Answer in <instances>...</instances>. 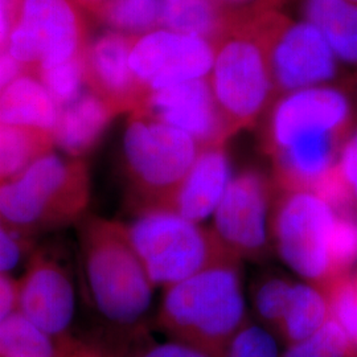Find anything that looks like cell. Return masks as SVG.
Instances as JSON below:
<instances>
[{"mask_svg": "<svg viewBox=\"0 0 357 357\" xmlns=\"http://www.w3.org/2000/svg\"><path fill=\"white\" fill-rule=\"evenodd\" d=\"M268 56L275 97L298 90L342 84L340 61L318 28L294 22L277 8L249 13Z\"/></svg>", "mask_w": 357, "mask_h": 357, "instance_id": "8992f818", "label": "cell"}, {"mask_svg": "<svg viewBox=\"0 0 357 357\" xmlns=\"http://www.w3.org/2000/svg\"><path fill=\"white\" fill-rule=\"evenodd\" d=\"M72 357H102L97 354H91V352H82V354H76L75 356Z\"/></svg>", "mask_w": 357, "mask_h": 357, "instance_id": "f35d334b", "label": "cell"}, {"mask_svg": "<svg viewBox=\"0 0 357 357\" xmlns=\"http://www.w3.org/2000/svg\"><path fill=\"white\" fill-rule=\"evenodd\" d=\"M17 307L19 312L50 336L66 331L75 315L76 298L63 266L50 258L36 257L19 282Z\"/></svg>", "mask_w": 357, "mask_h": 357, "instance_id": "9a60e30c", "label": "cell"}, {"mask_svg": "<svg viewBox=\"0 0 357 357\" xmlns=\"http://www.w3.org/2000/svg\"><path fill=\"white\" fill-rule=\"evenodd\" d=\"M209 84L231 135L253 126L275 102V90L262 40L249 13H237L228 32L213 45Z\"/></svg>", "mask_w": 357, "mask_h": 357, "instance_id": "3957f363", "label": "cell"}, {"mask_svg": "<svg viewBox=\"0 0 357 357\" xmlns=\"http://www.w3.org/2000/svg\"><path fill=\"white\" fill-rule=\"evenodd\" d=\"M331 308V319L343 331L348 357H357V266L328 282L324 287Z\"/></svg>", "mask_w": 357, "mask_h": 357, "instance_id": "d4e9b609", "label": "cell"}, {"mask_svg": "<svg viewBox=\"0 0 357 357\" xmlns=\"http://www.w3.org/2000/svg\"><path fill=\"white\" fill-rule=\"evenodd\" d=\"M77 6L89 11V13H97L101 7H103L107 1L110 0H75Z\"/></svg>", "mask_w": 357, "mask_h": 357, "instance_id": "74e56055", "label": "cell"}, {"mask_svg": "<svg viewBox=\"0 0 357 357\" xmlns=\"http://www.w3.org/2000/svg\"><path fill=\"white\" fill-rule=\"evenodd\" d=\"M331 262L332 280L356 268L357 216L355 215L336 216L332 233Z\"/></svg>", "mask_w": 357, "mask_h": 357, "instance_id": "f546056e", "label": "cell"}, {"mask_svg": "<svg viewBox=\"0 0 357 357\" xmlns=\"http://www.w3.org/2000/svg\"><path fill=\"white\" fill-rule=\"evenodd\" d=\"M330 319L331 308L324 289L295 281L275 335L284 345L295 344L317 333Z\"/></svg>", "mask_w": 357, "mask_h": 357, "instance_id": "44dd1931", "label": "cell"}, {"mask_svg": "<svg viewBox=\"0 0 357 357\" xmlns=\"http://www.w3.org/2000/svg\"><path fill=\"white\" fill-rule=\"evenodd\" d=\"M7 224L0 218V274L15 268L22 255L20 243L7 229Z\"/></svg>", "mask_w": 357, "mask_h": 357, "instance_id": "d6a6232c", "label": "cell"}, {"mask_svg": "<svg viewBox=\"0 0 357 357\" xmlns=\"http://www.w3.org/2000/svg\"><path fill=\"white\" fill-rule=\"evenodd\" d=\"M337 213L315 192H278L273 252L303 281L324 287L332 280L331 240Z\"/></svg>", "mask_w": 357, "mask_h": 357, "instance_id": "ba28073f", "label": "cell"}, {"mask_svg": "<svg viewBox=\"0 0 357 357\" xmlns=\"http://www.w3.org/2000/svg\"><path fill=\"white\" fill-rule=\"evenodd\" d=\"M86 51L75 56L63 64L52 66L48 69H40L33 76L50 91L52 98L60 107L73 102L82 94V86L86 84Z\"/></svg>", "mask_w": 357, "mask_h": 357, "instance_id": "4316f807", "label": "cell"}, {"mask_svg": "<svg viewBox=\"0 0 357 357\" xmlns=\"http://www.w3.org/2000/svg\"><path fill=\"white\" fill-rule=\"evenodd\" d=\"M163 0H110L94 16L112 31L141 38L162 29Z\"/></svg>", "mask_w": 357, "mask_h": 357, "instance_id": "603a6c76", "label": "cell"}, {"mask_svg": "<svg viewBox=\"0 0 357 357\" xmlns=\"http://www.w3.org/2000/svg\"><path fill=\"white\" fill-rule=\"evenodd\" d=\"M227 10L234 13H246V11H259L274 8L273 0H217Z\"/></svg>", "mask_w": 357, "mask_h": 357, "instance_id": "8d00e7d4", "label": "cell"}, {"mask_svg": "<svg viewBox=\"0 0 357 357\" xmlns=\"http://www.w3.org/2000/svg\"><path fill=\"white\" fill-rule=\"evenodd\" d=\"M53 137L0 123V184L19 176L38 158L51 153Z\"/></svg>", "mask_w": 357, "mask_h": 357, "instance_id": "7402d4cb", "label": "cell"}, {"mask_svg": "<svg viewBox=\"0 0 357 357\" xmlns=\"http://www.w3.org/2000/svg\"><path fill=\"white\" fill-rule=\"evenodd\" d=\"M61 107L35 76H22L0 94V123L53 134Z\"/></svg>", "mask_w": 357, "mask_h": 357, "instance_id": "ac0fdd59", "label": "cell"}, {"mask_svg": "<svg viewBox=\"0 0 357 357\" xmlns=\"http://www.w3.org/2000/svg\"><path fill=\"white\" fill-rule=\"evenodd\" d=\"M26 72L22 64H19L8 51H0V94L4 89Z\"/></svg>", "mask_w": 357, "mask_h": 357, "instance_id": "d590c367", "label": "cell"}, {"mask_svg": "<svg viewBox=\"0 0 357 357\" xmlns=\"http://www.w3.org/2000/svg\"><path fill=\"white\" fill-rule=\"evenodd\" d=\"M282 357H348V345L337 323L330 319L312 336L286 345Z\"/></svg>", "mask_w": 357, "mask_h": 357, "instance_id": "f1b7e54d", "label": "cell"}, {"mask_svg": "<svg viewBox=\"0 0 357 357\" xmlns=\"http://www.w3.org/2000/svg\"><path fill=\"white\" fill-rule=\"evenodd\" d=\"M352 84H354V86H355V90H356V94H357V75L355 76V78H354V81H352Z\"/></svg>", "mask_w": 357, "mask_h": 357, "instance_id": "ab89813d", "label": "cell"}, {"mask_svg": "<svg viewBox=\"0 0 357 357\" xmlns=\"http://www.w3.org/2000/svg\"><path fill=\"white\" fill-rule=\"evenodd\" d=\"M0 357H56L51 336L22 312L0 323Z\"/></svg>", "mask_w": 357, "mask_h": 357, "instance_id": "cb8c5ba5", "label": "cell"}, {"mask_svg": "<svg viewBox=\"0 0 357 357\" xmlns=\"http://www.w3.org/2000/svg\"><path fill=\"white\" fill-rule=\"evenodd\" d=\"M356 123L352 91L343 84L298 90L273 103L264 130V149L271 155L301 137L314 134L345 138Z\"/></svg>", "mask_w": 357, "mask_h": 357, "instance_id": "8fae6325", "label": "cell"}, {"mask_svg": "<svg viewBox=\"0 0 357 357\" xmlns=\"http://www.w3.org/2000/svg\"><path fill=\"white\" fill-rule=\"evenodd\" d=\"M135 40L134 36L109 31L88 44L85 53L86 84L118 114L135 112L149 94L130 66Z\"/></svg>", "mask_w": 357, "mask_h": 357, "instance_id": "5bb4252c", "label": "cell"}, {"mask_svg": "<svg viewBox=\"0 0 357 357\" xmlns=\"http://www.w3.org/2000/svg\"><path fill=\"white\" fill-rule=\"evenodd\" d=\"M138 357H216L196 347L176 340L155 344L144 349Z\"/></svg>", "mask_w": 357, "mask_h": 357, "instance_id": "1f68e13d", "label": "cell"}, {"mask_svg": "<svg viewBox=\"0 0 357 357\" xmlns=\"http://www.w3.org/2000/svg\"><path fill=\"white\" fill-rule=\"evenodd\" d=\"M302 15L318 28L340 64L357 66V3L303 0Z\"/></svg>", "mask_w": 357, "mask_h": 357, "instance_id": "d6986e66", "label": "cell"}, {"mask_svg": "<svg viewBox=\"0 0 357 357\" xmlns=\"http://www.w3.org/2000/svg\"><path fill=\"white\" fill-rule=\"evenodd\" d=\"M215 48L204 38L158 29L137 38L130 66L142 86L165 89L211 75Z\"/></svg>", "mask_w": 357, "mask_h": 357, "instance_id": "7c38bea8", "label": "cell"}, {"mask_svg": "<svg viewBox=\"0 0 357 357\" xmlns=\"http://www.w3.org/2000/svg\"><path fill=\"white\" fill-rule=\"evenodd\" d=\"M336 168L357 211V123L340 147Z\"/></svg>", "mask_w": 357, "mask_h": 357, "instance_id": "4dcf8cb0", "label": "cell"}, {"mask_svg": "<svg viewBox=\"0 0 357 357\" xmlns=\"http://www.w3.org/2000/svg\"><path fill=\"white\" fill-rule=\"evenodd\" d=\"M135 112L187 132L202 149L225 144L231 137L208 77L150 91Z\"/></svg>", "mask_w": 357, "mask_h": 357, "instance_id": "4fadbf2b", "label": "cell"}, {"mask_svg": "<svg viewBox=\"0 0 357 357\" xmlns=\"http://www.w3.org/2000/svg\"><path fill=\"white\" fill-rule=\"evenodd\" d=\"M89 200V178L79 160L45 153L16 178L0 184V218L20 229L64 224Z\"/></svg>", "mask_w": 357, "mask_h": 357, "instance_id": "5b68a950", "label": "cell"}, {"mask_svg": "<svg viewBox=\"0 0 357 357\" xmlns=\"http://www.w3.org/2000/svg\"><path fill=\"white\" fill-rule=\"evenodd\" d=\"M86 26L69 0H24L8 52L26 72L63 64L86 51Z\"/></svg>", "mask_w": 357, "mask_h": 357, "instance_id": "30bf717a", "label": "cell"}, {"mask_svg": "<svg viewBox=\"0 0 357 357\" xmlns=\"http://www.w3.org/2000/svg\"><path fill=\"white\" fill-rule=\"evenodd\" d=\"M19 283L0 274V323L10 317L13 308L17 307Z\"/></svg>", "mask_w": 357, "mask_h": 357, "instance_id": "e575fe53", "label": "cell"}, {"mask_svg": "<svg viewBox=\"0 0 357 357\" xmlns=\"http://www.w3.org/2000/svg\"><path fill=\"white\" fill-rule=\"evenodd\" d=\"M24 0H0V51L8 48L10 38L22 13Z\"/></svg>", "mask_w": 357, "mask_h": 357, "instance_id": "836d02e7", "label": "cell"}, {"mask_svg": "<svg viewBox=\"0 0 357 357\" xmlns=\"http://www.w3.org/2000/svg\"><path fill=\"white\" fill-rule=\"evenodd\" d=\"M82 258L90 298L116 326L138 324L153 302V282L123 224L93 218L82 233Z\"/></svg>", "mask_w": 357, "mask_h": 357, "instance_id": "7a4b0ae2", "label": "cell"}, {"mask_svg": "<svg viewBox=\"0 0 357 357\" xmlns=\"http://www.w3.org/2000/svg\"><path fill=\"white\" fill-rule=\"evenodd\" d=\"M236 17L237 13L217 0H163L162 29L204 38L215 45Z\"/></svg>", "mask_w": 357, "mask_h": 357, "instance_id": "ffe728a7", "label": "cell"}, {"mask_svg": "<svg viewBox=\"0 0 357 357\" xmlns=\"http://www.w3.org/2000/svg\"><path fill=\"white\" fill-rule=\"evenodd\" d=\"M128 238L153 286L165 289L229 258L212 229L165 206L142 208Z\"/></svg>", "mask_w": 357, "mask_h": 357, "instance_id": "277c9868", "label": "cell"}, {"mask_svg": "<svg viewBox=\"0 0 357 357\" xmlns=\"http://www.w3.org/2000/svg\"><path fill=\"white\" fill-rule=\"evenodd\" d=\"M278 340L274 332L249 318L220 357H282Z\"/></svg>", "mask_w": 357, "mask_h": 357, "instance_id": "83f0119b", "label": "cell"}, {"mask_svg": "<svg viewBox=\"0 0 357 357\" xmlns=\"http://www.w3.org/2000/svg\"><path fill=\"white\" fill-rule=\"evenodd\" d=\"M231 178L225 144L202 149L191 169L163 206L200 224L215 213Z\"/></svg>", "mask_w": 357, "mask_h": 357, "instance_id": "2e32d148", "label": "cell"}, {"mask_svg": "<svg viewBox=\"0 0 357 357\" xmlns=\"http://www.w3.org/2000/svg\"><path fill=\"white\" fill-rule=\"evenodd\" d=\"M278 192L273 178L258 168H246L231 178L212 228L229 255L262 262L274 253L271 220Z\"/></svg>", "mask_w": 357, "mask_h": 357, "instance_id": "9c48e42d", "label": "cell"}, {"mask_svg": "<svg viewBox=\"0 0 357 357\" xmlns=\"http://www.w3.org/2000/svg\"><path fill=\"white\" fill-rule=\"evenodd\" d=\"M294 282L280 273H265L252 286V303L257 321L274 333L281 323Z\"/></svg>", "mask_w": 357, "mask_h": 357, "instance_id": "484cf974", "label": "cell"}, {"mask_svg": "<svg viewBox=\"0 0 357 357\" xmlns=\"http://www.w3.org/2000/svg\"><path fill=\"white\" fill-rule=\"evenodd\" d=\"M241 261L229 258L165 289L159 326L172 340L220 357L249 319Z\"/></svg>", "mask_w": 357, "mask_h": 357, "instance_id": "6da1fadb", "label": "cell"}, {"mask_svg": "<svg viewBox=\"0 0 357 357\" xmlns=\"http://www.w3.org/2000/svg\"><path fill=\"white\" fill-rule=\"evenodd\" d=\"M348 1H352V3H357V0H348Z\"/></svg>", "mask_w": 357, "mask_h": 357, "instance_id": "60d3db41", "label": "cell"}, {"mask_svg": "<svg viewBox=\"0 0 357 357\" xmlns=\"http://www.w3.org/2000/svg\"><path fill=\"white\" fill-rule=\"evenodd\" d=\"M116 114L114 107L98 94L82 93L73 102L61 107L52 134L53 143L72 156H81L101 139Z\"/></svg>", "mask_w": 357, "mask_h": 357, "instance_id": "e0dca14e", "label": "cell"}, {"mask_svg": "<svg viewBox=\"0 0 357 357\" xmlns=\"http://www.w3.org/2000/svg\"><path fill=\"white\" fill-rule=\"evenodd\" d=\"M200 151L187 132L134 112L125 131L123 153L141 209L166 204Z\"/></svg>", "mask_w": 357, "mask_h": 357, "instance_id": "52a82bcc", "label": "cell"}]
</instances>
